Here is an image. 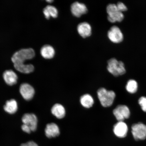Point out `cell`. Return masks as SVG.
Listing matches in <instances>:
<instances>
[{
  "instance_id": "cell-1",
  "label": "cell",
  "mask_w": 146,
  "mask_h": 146,
  "mask_svg": "<svg viewBox=\"0 0 146 146\" xmlns=\"http://www.w3.org/2000/svg\"><path fill=\"white\" fill-rule=\"evenodd\" d=\"M35 55V51L32 48L22 49L15 53L11 60L14 64H23L26 60L32 59Z\"/></svg>"
},
{
  "instance_id": "cell-2",
  "label": "cell",
  "mask_w": 146,
  "mask_h": 146,
  "mask_svg": "<svg viewBox=\"0 0 146 146\" xmlns=\"http://www.w3.org/2000/svg\"><path fill=\"white\" fill-rule=\"evenodd\" d=\"M97 94L102 106L109 107L112 105L116 97L114 91L108 90L104 88H101L98 90Z\"/></svg>"
},
{
  "instance_id": "cell-3",
  "label": "cell",
  "mask_w": 146,
  "mask_h": 146,
  "mask_svg": "<svg viewBox=\"0 0 146 146\" xmlns=\"http://www.w3.org/2000/svg\"><path fill=\"white\" fill-rule=\"evenodd\" d=\"M107 69L110 74L115 76L122 75L126 72L125 65L123 62L118 61L114 58L108 60Z\"/></svg>"
},
{
  "instance_id": "cell-4",
  "label": "cell",
  "mask_w": 146,
  "mask_h": 146,
  "mask_svg": "<svg viewBox=\"0 0 146 146\" xmlns=\"http://www.w3.org/2000/svg\"><path fill=\"white\" fill-rule=\"evenodd\" d=\"M106 11L108 14V19L111 23L121 21L124 16L123 13L119 11L116 5L110 4L107 7Z\"/></svg>"
},
{
  "instance_id": "cell-5",
  "label": "cell",
  "mask_w": 146,
  "mask_h": 146,
  "mask_svg": "<svg viewBox=\"0 0 146 146\" xmlns=\"http://www.w3.org/2000/svg\"><path fill=\"white\" fill-rule=\"evenodd\" d=\"M132 133L136 141L144 140L146 138V125L139 123L135 124L132 127Z\"/></svg>"
},
{
  "instance_id": "cell-6",
  "label": "cell",
  "mask_w": 146,
  "mask_h": 146,
  "mask_svg": "<svg viewBox=\"0 0 146 146\" xmlns=\"http://www.w3.org/2000/svg\"><path fill=\"white\" fill-rule=\"evenodd\" d=\"M113 114L118 121H123L129 117L130 112L127 106L119 105L113 111Z\"/></svg>"
},
{
  "instance_id": "cell-7",
  "label": "cell",
  "mask_w": 146,
  "mask_h": 146,
  "mask_svg": "<svg viewBox=\"0 0 146 146\" xmlns=\"http://www.w3.org/2000/svg\"><path fill=\"white\" fill-rule=\"evenodd\" d=\"M110 40L114 43H119L123 40V35L119 27L116 26L111 27L108 33Z\"/></svg>"
},
{
  "instance_id": "cell-8",
  "label": "cell",
  "mask_w": 146,
  "mask_h": 146,
  "mask_svg": "<svg viewBox=\"0 0 146 146\" xmlns=\"http://www.w3.org/2000/svg\"><path fill=\"white\" fill-rule=\"evenodd\" d=\"M19 91L24 99L27 100H32L35 93L33 87L27 83L22 84L20 87Z\"/></svg>"
},
{
  "instance_id": "cell-9",
  "label": "cell",
  "mask_w": 146,
  "mask_h": 146,
  "mask_svg": "<svg viewBox=\"0 0 146 146\" xmlns=\"http://www.w3.org/2000/svg\"><path fill=\"white\" fill-rule=\"evenodd\" d=\"M22 120L23 124L30 127L32 131L36 130L37 127L38 119L35 115L33 113H26L23 115Z\"/></svg>"
},
{
  "instance_id": "cell-10",
  "label": "cell",
  "mask_w": 146,
  "mask_h": 146,
  "mask_svg": "<svg viewBox=\"0 0 146 146\" xmlns=\"http://www.w3.org/2000/svg\"><path fill=\"white\" fill-rule=\"evenodd\" d=\"M71 11L73 15L76 17H80L87 13L88 9L84 3L75 2L71 5Z\"/></svg>"
},
{
  "instance_id": "cell-11",
  "label": "cell",
  "mask_w": 146,
  "mask_h": 146,
  "mask_svg": "<svg viewBox=\"0 0 146 146\" xmlns=\"http://www.w3.org/2000/svg\"><path fill=\"white\" fill-rule=\"evenodd\" d=\"M128 130L127 124L123 121H118L114 125L113 129L115 135L120 138H123L126 136Z\"/></svg>"
},
{
  "instance_id": "cell-12",
  "label": "cell",
  "mask_w": 146,
  "mask_h": 146,
  "mask_svg": "<svg viewBox=\"0 0 146 146\" xmlns=\"http://www.w3.org/2000/svg\"><path fill=\"white\" fill-rule=\"evenodd\" d=\"M46 136L48 138L56 137L59 135L60 131L58 125L54 123L47 124L45 129Z\"/></svg>"
},
{
  "instance_id": "cell-13",
  "label": "cell",
  "mask_w": 146,
  "mask_h": 146,
  "mask_svg": "<svg viewBox=\"0 0 146 146\" xmlns=\"http://www.w3.org/2000/svg\"><path fill=\"white\" fill-rule=\"evenodd\" d=\"M78 33L82 37L86 38L91 36L92 33V28L89 23L87 22L82 23L77 27Z\"/></svg>"
},
{
  "instance_id": "cell-14",
  "label": "cell",
  "mask_w": 146,
  "mask_h": 146,
  "mask_svg": "<svg viewBox=\"0 0 146 146\" xmlns=\"http://www.w3.org/2000/svg\"><path fill=\"white\" fill-rule=\"evenodd\" d=\"M3 77L5 83L9 85L12 86L17 83L18 76L13 70H9L5 71Z\"/></svg>"
},
{
  "instance_id": "cell-15",
  "label": "cell",
  "mask_w": 146,
  "mask_h": 146,
  "mask_svg": "<svg viewBox=\"0 0 146 146\" xmlns=\"http://www.w3.org/2000/svg\"><path fill=\"white\" fill-rule=\"evenodd\" d=\"M55 52L53 47L49 45H45L41 47V55L45 59H50L54 58Z\"/></svg>"
},
{
  "instance_id": "cell-16",
  "label": "cell",
  "mask_w": 146,
  "mask_h": 146,
  "mask_svg": "<svg viewBox=\"0 0 146 146\" xmlns=\"http://www.w3.org/2000/svg\"><path fill=\"white\" fill-rule=\"evenodd\" d=\"M51 112L56 118L61 119L65 116L66 111L64 107L59 104L54 105L51 109Z\"/></svg>"
},
{
  "instance_id": "cell-17",
  "label": "cell",
  "mask_w": 146,
  "mask_h": 146,
  "mask_svg": "<svg viewBox=\"0 0 146 146\" xmlns=\"http://www.w3.org/2000/svg\"><path fill=\"white\" fill-rule=\"evenodd\" d=\"M43 13L45 17L47 19L50 17L56 18L58 17V12L57 9L53 5H48L44 8Z\"/></svg>"
},
{
  "instance_id": "cell-18",
  "label": "cell",
  "mask_w": 146,
  "mask_h": 146,
  "mask_svg": "<svg viewBox=\"0 0 146 146\" xmlns=\"http://www.w3.org/2000/svg\"><path fill=\"white\" fill-rule=\"evenodd\" d=\"M3 109L5 112L10 114H13L17 110L18 105L15 100L11 99L8 100L3 106Z\"/></svg>"
},
{
  "instance_id": "cell-19",
  "label": "cell",
  "mask_w": 146,
  "mask_h": 146,
  "mask_svg": "<svg viewBox=\"0 0 146 146\" xmlns=\"http://www.w3.org/2000/svg\"><path fill=\"white\" fill-rule=\"evenodd\" d=\"M15 68L18 72L24 74H28L33 72L34 66L31 64H25L24 63L14 64Z\"/></svg>"
},
{
  "instance_id": "cell-20",
  "label": "cell",
  "mask_w": 146,
  "mask_h": 146,
  "mask_svg": "<svg viewBox=\"0 0 146 146\" xmlns=\"http://www.w3.org/2000/svg\"><path fill=\"white\" fill-rule=\"evenodd\" d=\"M80 102L81 105L86 108H90L94 104V100L90 94H86L83 95L80 98Z\"/></svg>"
},
{
  "instance_id": "cell-21",
  "label": "cell",
  "mask_w": 146,
  "mask_h": 146,
  "mask_svg": "<svg viewBox=\"0 0 146 146\" xmlns=\"http://www.w3.org/2000/svg\"><path fill=\"white\" fill-rule=\"evenodd\" d=\"M138 89V84L136 81L133 80H129L127 82L126 89L127 92L131 94L136 92Z\"/></svg>"
},
{
  "instance_id": "cell-22",
  "label": "cell",
  "mask_w": 146,
  "mask_h": 146,
  "mask_svg": "<svg viewBox=\"0 0 146 146\" xmlns=\"http://www.w3.org/2000/svg\"><path fill=\"white\" fill-rule=\"evenodd\" d=\"M138 103L144 112H146V97H141L138 100Z\"/></svg>"
},
{
  "instance_id": "cell-23",
  "label": "cell",
  "mask_w": 146,
  "mask_h": 146,
  "mask_svg": "<svg viewBox=\"0 0 146 146\" xmlns=\"http://www.w3.org/2000/svg\"><path fill=\"white\" fill-rule=\"evenodd\" d=\"M119 11L120 12L125 11L127 10V8L124 3L122 2H119L116 5Z\"/></svg>"
},
{
  "instance_id": "cell-24",
  "label": "cell",
  "mask_w": 146,
  "mask_h": 146,
  "mask_svg": "<svg viewBox=\"0 0 146 146\" xmlns=\"http://www.w3.org/2000/svg\"><path fill=\"white\" fill-rule=\"evenodd\" d=\"M21 129L24 132L28 134H30L32 131L30 127L28 125L24 124H23V125H22Z\"/></svg>"
},
{
  "instance_id": "cell-25",
  "label": "cell",
  "mask_w": 146,
  "mask_h": 146,
  "mask_svg": "<svg viewBox=\"0 0 146 146\" xmlns=\"http://www.w3.org/2000/svg\"><path fill=\"white\" fill-rule=\"evenodd\" d=\"M21 146H38L37 144L33 141H30L22 144Z\"/></svg>"
},
{
  "instance_id": "cell-26",
  "label": "cell",
  "mask_w": 146,
  "mask_h": 146,
  "mask_svg": "<svg viewBox=\"0 0 146 146\" xmlns=\"http://www.w3.org/2000/svg\"><path fill=\"white\" fill-rule=\"evenodd\" d=\"M47 2H48L49 3H52V2H53V1H46Z\"/></svg>"
}]
</instances>
